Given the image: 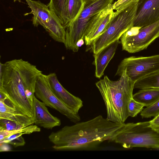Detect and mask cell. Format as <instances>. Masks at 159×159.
I'll list each match as a JSON object with an SVG mask.
<instances>
[{"mask_svg":"<svg viewBox=\"0 0 159 159\" xmlns=\"http://www.w3.org/2000/svg\"><path fill=\"white\" fill-rule=\"evenodd\" d=\"M23 127H24L14 121L8 120L0 119V129L12 130Z\"/></svg>","mask_w":159,"mask_h":159,"instance_id":"obj_23","label":"cell"},{"mask_svg":"<svg viewBox=\"0 0 159 159\" xmlns=\"http://www.w3.org/2000/svg\"><path fill=\"white\" fill-rule=\"evenodd\" d=\"M83 39H80L77 43L76 46L77 48L79 49V47L81 46L84 43V41Z\"/></svg>","mask_w":159,"mask_h":159,"instance_id":"obj_27","label":"cell"},{"mask_svg":"<svg viewBox=\"0 0 159 159\" xmlns=\"http://www.w3.org/2000/svg\"><path fill=\"white\" fill-rule=\"evenodd\" d=\"M85 4L78 16L65 28L66 38L64 43L66 48L77 52V42L83 39L88 25L98 13L113 3L114 0H84Z\"/></svg>","mask_w":159,"mask_h":159,"instance_id":"obj_4","label":"cell"},{"mask_svg":"<svg viewBox=\"0 0 159 159\" xmlns=\"http://www.w3.org/2000/svg\"><path fill=\"white\" fill-rule=\"evenodd\" d=\"M125 123L112 122L99 115L85 121L66 125L48 136L57 151L91 150L105 141L111 142Z\"/></svg>","mask_w":159,"mask_h":159,"instance_id":"obj_1","label":"cell"},{"mask_svg":"<svg viewBox=\"0 0 159 159\" xmlns=\"http://www.w3.org/2000/svg\"><path fill=\"white\" fill-rule=\"evenodd\" d=\"M159 71V54L148 57L131 56L123 59L118 65L116 75L125 71L135 82L139 79Z\"/></svg>","mask_w":159,"mask_h":159,"instance_id":"obj_9","label":"cell"},{"mask_svg":"<svg viewBox=\"0 0 159 159\" xmlns=\"http://www.w3.org/2000/svg\"><path fill=\"white\" fill-rule=\"evenodd\" d=\"M17 0H15V1H17Z\"/></svg>","mask_w":159,"mask_h":159,"instance_id":"obj_28","label":"cell"},{"mask_svg":"<svg viewBox=\"0 0 159 159\" xmlns=\"http://www.w3.org/2000/svg\"><path fill=\"white\" fill-rule=\"evenodd\" d=\"M64 0H50L48 5L50 9L53 11L60 19Z\"/></svg>","mask_w":159,"mask_h":159,"instance_id":"obj_24","label":"cell"},{"mask_svg":"<svg viewBox=\"0 0 159 159\" xmlns=\"http://www.w3.org/2000/svg\"><path fill=\"white\" fill-rule=\"evenodd\" d=\"M34 119L20 111L4 96L0 94V119L14 121L25 127L34 125Z\"/></svg>","mask_w":159,"mask_h":159,"instance_id":"obj_14","label":"cell"},{"mask_svg":"<svg viewBox=\"0 0 159 159\" xmlns=\"http://www.w3.org/2000/svg\"><path fill=\"white\" fill-rule=\"evenodd\" d=\"M149 126L153 130L159 133V114L149 121Z\"/></svg>","mask_w":159,"mask_h":159,"instance_id":"obj_26","label":"cell"},{"mask_svg":"<svg viewBox=\"0 0 159 159\" xmlns=\"http://www.w3.org/2000/svg\"><path fill=\"white\" fill-rule=\"evenodd\" d=\"M159 20V0H140L134 26L142 28Z\"/></svg>","mask_w":159,"mask_h":159,"instance_id":"obj_12","label":"cell"},{"mask_svg":"<svg viewBox=\"0 0 159 159\" xmlns=\"http://www.w3.org/2000/svg\"><path fill=\"white\" fill-rule=\"evenodd\" d=\"M159 89V71L146 76L136 81L134 89Z\"/></svg>","mask_w":159,"mask_h":159,"instance_id":"obj_20","label":"cell"},{"mask_svg":"<svg viewBox=\"0 0 159 159\" xmlns=\"http://www.w3.org/2000/svg\"><path fill=\"white\" fill-rule=\"evenodd\" d=\"M34 106L35 125L48 129H52L61 125V120L52 116L44 104L35 96L34 98Z\"/></svg>","mask_w":159,"mask_h":159,"instance_id":"obj_15","label":"cell"},{"mask_svg":"<svg viewBox=\"0 0 159 159\" xmlns=\"http://www.w3.org/2000/svg\"><path fill=\"white\" fill-rule=\"evenodd\" d=\"M159 114V99L151 105L146 107L140 113L142 118L155 117Z\"/></svg>","mask_w":159,"mask_h":159,"instance_id":"obj_22","label":"cell"},{"mask_svg":"<svg viewBox=\"0 0 159 159\" xmlns=\"http://www.w3.org/2000/svg\"><path fill=\"white\" fill-rule=\"evenodd\" d=\"M25 0L31 9L29 14L33 15L32 23L34 26L41 25L53 40L64 43L66 29L58 16L48 5L39 1Z\"/></svg>","mask_w":159,"mask_h":159,"instance_id":"obj_7","label":"cell"},{"mask_svg":"<svg viewBox=\"0 0 159 159\" xmlns=\"http://www.w3.org/2000/svg\"><path fill=\"white\" fill-rule=\"evenodd\" d=\"M111 5L97 14L89 23L84 38L86 45H90L94 39L103 33L107 29L115 15V11L112 8Z\"/></svg>","mask_w":159,"mask_h":159,"instance_id":"obj_11","label":"cell"},{"mask_svg":"<svg viewBox=\"0 0 159 159\" xmlns=\"http://www.w3.org/2000/svg\"><path fill=\"white\" fill-rule=\"evenodd\" d=\"M120 76L117 80L113 81L105 76L95 84L106 107V119L114 122L124 123L129 117L127 105L133 98L135 82L125 71Z\"/></svg>","mask_w":159,"mask_h":159,"instance_id":"obj_3","label":"cell"},{"mask_svg":"<svg viewBox=\"0 0 159 159\" xmlns=\"http://www.w3.org/2000/svg\"><path fill=\"white\" fill-rule=\"evenodd\" d=\"M111 142L125 148L142 147L159 149V133L149 126V121L125 123Z\"/></svg>","mask_w":159,"mask_h":159,"instance_id":"obj_5","label":"cell"},{"mask_svg":"<svg viewBox=\"0 0 159 159\" xmlns=\"http://www.w3.org/2000/svg\"><path fill=\"white\" fill-rule=\"evenodd\" d=\"M34 94L46 106L58 111L71 122L75 123L80 120L79 113L69 108L52 92L48 84L46 75L43 74L39 77L35 85Z\"/></svg>","mask_w":159,"mask_h":159,"instance_id":"obj_10","label":"cell"},{"mask_svg":"<svg viewBox=\"0 0 159 159\" xmlns=\"http://www.w3.org/2000/svg\"><path fill=\"white\" fill-rule=\"evenodd\" d=\"M145 107L143 104L134 100L133 98L128 102L127 110L129 116L134 117L141 112Z\"/></svg>","mask_w":159,"mask_h":159,"instance_id":"obj_21","label":"cell"},{"mask_svg":"<svg viewBox=\"0 0 159 159\" xmlns=\"http://www.w3.org/2000/svg\"><path fill=\"white\" fill-rule=\"evenodd\" d=\"M118 39L105 47L98 53L94 54V60L93 64L95 66V75L100 78L110 61L114 57L118 44Z\"/></svg>","mask_w":159,"mask_h":159,"instance_id":"obj_17","label":"cell"},{"mask_svg":"<svg viewBox=\"0 0 159 159\" xmlns=\"http://www.w3.org/2000/svg\"><path fill=\"white\" fill-rule=\"evenodd\" d=\"M133 98L145 107H148L159 99V89H140L133 94Z\"/></svg>","mask_w":159,"mask_h":159,"instance_id":"obj_19","label":"cell"},{"mask_svg":"<svg viewBox=\"0 0 159 159\" xmlns=\"http://www.w3.org/2000/svg\"><path fill=\"white\" fill-rule=\"evenodd\" d=\"M159 37V20L142 28L133 26L120 38L122 49L134 53L147 48Z\"/></svg>","mask_w":159,"mask_h":159,"instance_id":"obj_8","label":"cell"},{"mask_svg":"<svg viewBox=\"0 0 159 159\" xmlns=\"http://www.w3.org/2000/svg\"><path fill=\"white\" fill-rule=\"evenodd\" d=\"M84 4V0H64L61 20L65 28L80 14Z\"/></svg>","mask_w":159,"mask_h":159,"instance_id":"obj_18","label":"cell"},{"mask_svg":"<svg viewBox=\"0 0 159 159\" xmlns=\"http://www.w3.org/2000/svg\"><path fill=\"white\" fill-rule=\"evenodd\" d=\"M40 131V128L35 125L12 130L0 129V143L9 144L15 147L23 146L25 144V142L22 135Z\"/></svg>","mask_w":159,"mask_h":159,"instance_id":"obj_16","label":"cell"},{"mask_svg":"<svg viewBox=\"0 0 159 159\" xmlns=\"http://www.w3.org/2000/svg\"><path fill=\"white\" fill-rule=\"evenodd\" d=\"M49 87L55 96L70 109L78 113L83 106V102L78 97L72 94L60 84L55 73L46 75Z\"/></svg>","mask_w":159,"mask_h":159,"instance_id":"obj_13","label":"cell"},{"mask_svg":"<svg viewBox=\"0 0 159 159\" xmlns=\"http://www.w3.org/2000/svg\"><path fill=\"white\" fill-rule=\"evenodd\" d=\"M139 0L135 1L118 13L115 11V15L106 30L90 45L94 54L98 53L111 43L119 39L125 32L134 26Z\"/></svg>","mask_w":159,"mask_h":159,"instance_id":"obj_6","label":"cell"},{"mask_svg":"<svg viewBox=\"0 0 159 159\" xmlns=\"http://www.w3.org/2000/svg\"><path fill=\"white\" fill-rule=\"evenodd\" d=\"M0 93L20 111L34 118L35 87L42 72L22 59L0 62Z\"/></svg>","mask_w":159,"mask_h":159,"instance_id":"obj_2","label":"cell"},{"mask_svg":"<svg viewBox=\"0 0 159 159\" xmlns=\"http://www.w3.org/2000/svg\"><path fill=\"white\" fill-rule=\"evenodd\" d=\"M137 0H117L111 5V7L116 13H118L129 6Z\"/></svg>","mask_w":159,"mask_h":159,"instance_id":"obj_25","label":"cell"}]
</instances>
